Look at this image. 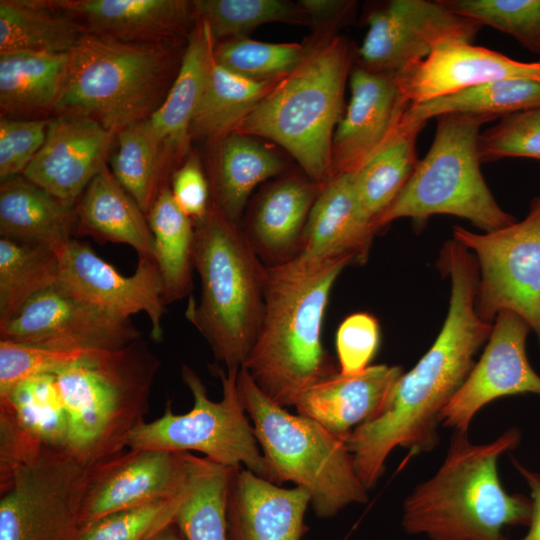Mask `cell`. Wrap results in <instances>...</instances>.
Returning a JSON list of instances; mask_svg holds the SVG:
<instances>
[{"label":"cell","instance_id":"cell-37","mask_svg":"<svg viewBox=\"0 0 540 540\" xmlns=\"http://www.w3.org/2000/svg\"><path fill=\"white\" fill-rule=\"evenodd\" d=\"M117 140L111 172L147 215L159 192L169 186L165 181L164 147L149 118L121 129Z\"/></svg>","mask_w":540,"mask_h":540},{"label":"cell","instance_id":"cell-6","mask_svg":"<svg viewBox=\"0 0 540 540\" xmlns=\"http://www.w3.org/2000/svg\"><path fill=\"white\" fill-rule=\"evenodd\" d=\"M159 360L147 341L95 351L56 374L69 418L67 451L87 466L127 447L144 420Z\"/></svg>","mask_w":540,"mask_h":540},{"label":"cell","instance_id":"cell-23","mask_svg":"<svg viewBox=\"0 0 540 540\" xmlns=\"http://www.w3.org/2000/svg\"><path fill=\"white\" fill-rule=\"evenodd\" d=\"M378 229L357 197L352 174H334L321 187L309 213L298 255L349 256L366 262Z\"/></svg>","mask_w":540,"mask_h":540},{"label":"cell","instance_id":"cell-49","mask_svg":"<svg viewBox=\"0 0 540 540\" xmlns=\"http://www.w3.org/2000/svg\"><path fill=\"white\" fill-rule=\"evenodd\" d=\"M170 190L178 206L196 222L209 207L210 185L196 157L188 158L171 176Z\"/></svg>","mask_w":540,"mask_h":540},{"label":"cell","instance_id":"cell-21","mask_svg":"<svg viewBox=\"0 0 540 540\" xmlns=\"http://www.w3.org/2000/svg\"><path fill=\"white\" fill-rule=\"evenodd\" d=\"M311 498L299 486L284 488L247 468H232L226 502L227 540H301Z\"/></svg>","mask_w":540,"mask_h":540},{"label":"cell","instance_id":"cell-48","mask_svg":"<svg viewBox=\"0 0 540 540\" xmlns=\"http://www.w3.org/2000/svg\"><path fill=\"white\" fill-rule=\"evenodd\" d=\"M46 448L18 423L13 414L0 405V492L16 472Z\"/></svg>","mask_w":540,"mask_h":540},{"label":"cell","instance_id":"cell-40","mask_svg":"<svg viewBox=\"0 0 540 540\" xmlns=\"http://www.w3.org/2000/svg\"><path fill=\"white\" fill-rule=\"evenodd\" d=\"M195 15L209 26L216 41L242 37L269 22H308L302 7L280 0H198Z\"/></svg>","mask_w":540,"mask_h":540},{"label":"cell","instance_id":"cell-22","mask_svg":"<svg viewBox=\"0 0 540 540\" xmlns=\"http://www.w3.org/2000/svg\"><path fill=\"white\" fill-rule=\"evenodd\" d=\"M402 374L400 366L386 364L352 375L337 372L307 389L294 406L347 440L355 428L381 414Z\"/></svg>","mask_w":540,"mask_h":540},{"label":"cell","instance_id":"cell-16","mask_svg":"<svg viewBox=\"0 0 540 540\" xmlns=\"http://www.w3.org/2000/svg\"><path fill=\"white\" fill-rule=\"evenodd\" d=\"M59 284L76 298L113 315L130 318L144 312L151 336L162 339L165 312L163 287L156 259L138 257L135 272L120 274L100 258L87 242L72 238L58 250Z\"/></svg>","mask_w":540,"mask_h":540},{"label":"cell","instance_id":"cell-18","mask_svg":"<svg viewBox=\"0 0 540 540\" xmlns=\"http://www.w3.org/2000/svg\"><path fill=\"white\" fill-rule=\"evenodd\" d=\"M351 98L332 143V175L353 174L397 130L411 103L399 72H374L361 66L350 74Z\"/></svg>","mask_w":540,"mask_h":540},{"label":"cell","instance_id":"cell-38","mask_svg":"<svg viewBox=\"0 0 540 540\" xmlns=\"http://www.w3.org/2000/svg\"><path fill=\"white\" fill-rule=\"evenodd\" d=\"M231 470L207 457L191 455L187 494L175 517L186 540H227Z\"/></svg>","mask_w":540,"mask_h":540},{"label":"cell","instance_id":"cell-11","mask_svg":"<svg viewBox=\"0 0 540 540\" xmlns=\"http://www.w3.org/2000/svg\"><path fill=\"white\" fill-rule=\"evenodd\" d=\"M453 239L475 256L479 316L493 323L500 311H512L540 342V195L521 221L483 233L455 226Z\"/></svg>","mask_w":540,"mask_h":540},{"label":"cell","instance_id":"cell-52","mask_svg":"<svg viewBox=\"0 0 540 540\" xmlns=\"http://www.w3.org/2000/svg\"><path fill=\"white\" fill-rule=\"evenodd\" d=\"M151 540H186L183 533L174 522L166 526L161 530L157 535H155Z\"/></svg>","mask_w":540,"mask_h":540},{"label":"cell","instance_id":"cell-12","mask_svg":"<svg viewBox=\"0 0 540 540\" xmlns=\"http://www.w3.org/2000/svg\"><path fill=\"white\" fill-rule=\"evenodd\" d=\"M88 467L44 448L0 492V540H78Z\"/></svg>","mask_w":540,"mask_h":540},{"label":"cell","instance_id":"cell-7","mask_svg":"<svg viewBox=\"0 0 540 540\" xmlns=\"http://www.w3.org/2000/svg\"><path fill=\"white\" fill-rule=\"evenodd\" d=\"M237 390L261 451L280 484L291 481L306 489L318 517L331 518L350 504L368 500L345 439L272 401L243 366L237 375Z\"/></svg>","mask_w":540,"mask_h":540},{"label":"cell","instance_id":"cell-10","mask_svg":"<svg viewBox=\"0 0 540 540\" xmlns=\"http://www.w3.org/2000/svg\"><path fill=\"white\" fill-rule=\"evenodd\" d=\"M238 372L218 369L222 399L216 402L208 397L196 372L183 365L181 377L193 395L192 409L185 414H175L168 402L159 418L143 421L132 431L127 447L170 452L197 451L229 468L245 465L256 475L280 485L259 447L241 403L237 390Z\"/></svg>","mask_w":540,"mask_h":540},{"label":"cell","instance_id":"cell-2","mask_svg":"<svg viewBox=\"0 0 540 540\" xmlns=\"http://www.w3.org/2000/svg\"><path fill=\"white\" fill-rule=\"evenodd\" d=\"M349 256L307 258L266 266L265 310L242 365L258 388L287 408L311 386L339 372L321 340L333 285Z\"/></svg>","mask_w":540,"mask_h":540},{"label":"cell","instance_id":"cell-24","mask_svg":"<svg viewBox=\"0 0 540 540\" xmlns=\"http://www.w3.org/2000/svg\"><path fill=\"white\" fill-rule=\"evenodd\" d=\"M87 33L131 43H165L195 15L183 0H58Z\"/></svg>","mask_w":540,"mask_h":540},{"label":"cell","instance_id":"cell-27","mask_svg":"<svg viewBox=\"0 0 540 540\" xmlns=\"http://www.w3.org/2000/svg\"><path fill=\"white\" fill-rule=\"evenodd\" d=\"M75 206L19 175L1 181L0 235L56 251L74 238Z\"/></svg>","mask_w":540,"mask_h":540},{"label":"cell","instance_id":"cell-35","mask_svg":"<svg viewBox=\"0 0 540 540\" xmlns=\"http://www.w3.org/2000/svg\"><path fill=\"white\" fill-rule=\"evenodd\" d=\"M540 107V81L509 78L483 83L419 104H411L402 121L424 127L431 118L450 113L495 118Z\"/></svg>","mask_w":540,"mask_h":540},{"label":"cell","instance_id":"cell-28","mask_svg":"<svg viewBox=\"0 0 540 540\" xmlns=\"http://www.w3.org/2000/svg\"><path fill=\"white\" fill-rule=\"evenodd\" d=\"M214 45L209 26L200 20L189 34L178 73L165 99L149 117L165 152L182 153L187 147Z\"/></svg>","mask_w":540,"mask_h":540},{"label":"cell","instance_id":"cell-26","mask_svg":"<svg viewBox=\"0 0 540 540\" xmlns=\"http://www.w3.org/2000/svg\"><path fill=\"white\" fill-rule=\"evenodd\" d=\"M320 189L311 180L291 176L272 184L258 200L246 235L257 255L269 266L298 255Z\"/></svg>","mask_w":540,"mask_h":540},{"label":"cell","instance_id":"cell-39","mask_svg":"<svg viewBox=\"0 0 540 540\" xmlns=\"http://www.w3.org/2000/svg\"><path fill=\"white\" fill-rule=\"evenodd\" d=\"M0 405L8 408L40 444L67 450L69 418L56 375H40L19 382L0 396Z\"/></svg>","mask_w":540,"mask_h":540},{"label":"cell","instance_id":"cell-42","mask_svg":"<svg viewBox=\"0 0 540 540\" xmlns=\"http://www.w3.org/2000/svg\"><path fill=\"white\" fill-rule=\"evenodd\" d=\"M481 27H493L540 54V0H440Z\"/></svg>","mask_w":540,"mask_h":540},{"label":"cell","instance_id":"cell-13","mask_svg":"<svg viewBox=\"0 0 540 540\" xmlns=\"http://www.w3.org/2000/svg\"><path fill=\"white\" fill-rule=\"evenodd\" d=\"M358 50L361 67L397 73L451 42L471 43L482 28L441 1L392 0L372 11Z\"/></svg>","mask_w":540,"mask_h":540},{"label":"cell","instance_id":"cell-25","mask_svg":"<svg viewBox=\"0 0 540 540\" xmlns=\"http://www.w3.org/2000/svg\"><path fill=\"white\" fill-rule=\"evenodd\" d=\"M74 238L90 236L98 242L122 243L138 257L155 258L147 216L105 164L75 205Z\"/></svg>","mask_w":540,"mask_h":540},{"label":"cell","instance_id":"cell-34","mask_svg":"<svg viewBox=\"0 0 540 540\" xmlns=\"http://www.w3.org/2000/svg\"><path fill=\"white\" fill-rule=\"evenodd\" d=\"M422 128L401 120L384 146L352 174L360 204L375 225L404 189L417 167L416 142Z\"/></svg>","mask_w":540,"mask_h":540},{"label":"cell","instance_id":"cell-33","mask_svg":"<svg viewBox=\"0 0 540 540\" xmlns=\"http://www.w3.org/2000/svg\"><path fill=\"white\" fill-rule=\"evenodd\" d=\"M279 81L242 77L220 65L212 52L202 96L191 123V135L220 140L235 132Z\"/></svg>","mask_w":540,"mask_h":540},{"label":"cell","instance_id":"cell-43","mask_svg":"<svg viewBox=\"0 0 540 540\" xmlns=\"http://www.w3.org/2000/svg\"><path fill=\"white\" fill-rule=\"evenodd\" d=\"M188 480L172 496L100 518L81 529L78 540H151L175 522L187 494Z\"/></svg>","mask_w":540,"mask_h":540},{"label":"cell","instance_id":"cell-31","mask_svg":"<svg viewBox=\"0 0 540 540\" xmlns=\"http://www.w3.org/2000/svg\"><path fill=\"white\" fill-rule=\"evenodd\" d=\"M70 53L0 54V107L5 115L54 110L67 74Z\"/></svg>","mask_w":540,"mask_h":540},{"label":"cell","instance_id":"cell-44","mask_svg":"<svg viewBox=\"0 0 540 540\" xmlns=\"http://www.w3.org/2000/svg\"><path fill=\"white\" fill-rule=\"evenodd\" d=\"M93 352L0 340V396L25 379L56 375Z\"/></svg>","mask_w":540,"mask_h":540},{"label":"cell","instance_id":"cell-4","mask_svg":"<svg viewBox=\"0 0 540 540\" xmlns=\"http://www.w3.org/2000/svg\"><path fill=\"white\" fill-rule=\"evenodd\" d=\"M194 228V268L201 294L198 303L190 298L185 317L226 371L238 372L262 325L266 266L238 222L213 202Z\"/></svg>","mask_w":540,"mask_h":540},{"label":"cell","instance_id":"cell-30","mask_svg":"<svg viewBox=\"0 0 540 540\" xmlns=\"http://www.w3.org/2000/svg\"><path fill=\"white\" fill-rule=\"evenodd\" d=\"M283 168L281 158L252 136L231 133L218 140L210 181L213 203L238 222L256 186Z\"/></svg>","mask_w":540,"mask_h":540},{"label":"cell","instance_id":"cell-15","mask_svg":"<svg viewBox=\"0 0 540 540\" xmlns=\"http://www.w3.org/2000/svg\"><path fill=\"white\" fill-rule=\"evenodd\" d=\"M191 455L129 448L90 465L79 512L80 530L109 514L178 493L188 480Z\"/></svg>","mask_w":540,"mask_h":540},{"label":"cell","instance_id":"cell-41","mask_svg":"<svg viewBox=\"0 0 540 540\" xmlns=\"http://www.w3.org/2000/svg\"><path fill=\"white\" fill-rule=\"evenodd\" d=\"M307 50L296 43H267L236 37L214 45L215 60L254 81H279L303 61Z\"/></svg>","mask_w":540,"mask_h":540},{"label":"cell","instance_id":"cell-1","mask_svg":"<svg viewBox=\"0 0 540 540\" xmlns=\"http://www.w3.org/2000/svg\"><path fill=\"white\" fill-rule=\"evenodd\" d=\"M438 266L450 279L451 294L437 338L417 364L401 375L381 414L355 428L346 440L367 489L375 486L397 446L414 452L436 446L441 412L464 383L477 351L492 331L493 323L484 321L476 308L479 272L473 253L448 240Z\"/></svg>","mask_w":540,"mask_h":540},{"label":"cell","instance_id":"cell-14","mask_svg":"<svg viewBox=\"0 0 540 540\" xmlns=\"http://www.w3.org/2000/svg\"><path fill=\"white\" fill-rule=\"evenodd\" d=\"M139 338L130 318L88 304L59 283L37 293L0 327V340L66 350H116Z\"/></svg>","mask_w":540,"mask_h":540},{"label":"cell","instance_id":"cell-9","mask_svg":"<svg viewBox=\"0 0 540 540\" xmlns=\"http://www.w3.org/2000/svg\"><path fill=\"white\" fill-rule=\"evenodd\" d=\"M436 119L430 149L401 193L377 219V229L399 218L422 221L436 214L464 218L484 232L515 222L496 202L480 169V128L497 118L450 113Z\"/></svg>","mask_w":540,"mask_h":540},{"label":"cell","instance_id":"cell-17","mask_svg":"<svg viewBox=\"0 0 540 540\" xmlns=\"http://www.w3.org/2000/svg\"><path fill=\"white\" fill-rule=\"evenodd\" d=\"M528 323L512 311H500L487 345L462 386L441 412V422L456 432L467 433L475 414L503 396L540 395V375L526 354Z\"/></svg>","mask_w":540,"mask_h":540},{"label":"cell","instance_id":"cell-51","mask_svg":"<svg viewBox=\"0 0 540 540\" xmlns=\"http://www.w3.org/2000/svg\"><path fill=\"white\" fill-rule=\"evenodd\" d=\"M312 20L337 19L350 10L352 2L331 0H301L299 4Z\"/></svg>","mask_w":540,"mask_h":540},{"label":"cell","instance_id":"cell-29","mask_svg":"<svg viewBox=\"0 0 540 540\" xmlns=\"http://www.w3.org/2000/svg\"><path fill=\"white\" fill-rule=\"evenodd\" d=\"M85 33L56 1H0V54L70 53Z\"/></svg>","mask_w":540,"mask_h":540},{"label":"cell","instance_id":"cell-32","mask_svg":"<svg viewBox=\"0 0 540 540\" xmlns=\"http://www.w3.org/2000/svg\"><path fill=\"white\" fill-rule=\"evenodd\" d=\"M146 216L167 305L185 298L193 288L194 222L178 206L170 186L159 192Z\"/></svg>","mask_w":540,"mask_h":540},{"label":"cell","instance_id":"cell-47","mask_svg":"<svg viewBox=\"0 0 540 540\" xmlns=\"http://www.w3.org/2000/svg\"><path fill=\"white\" fill-rule=\"evenodd\" d=\"M380 342L377 319L366 312L347 316L336 333L339 372L344 375L364 371L373 359Z\"/></svg>","mask_w":540,"mask_h":540},{"label":"cell","instance_id":"cell-46","mask_svg":"<svg viewBox=\"0 0 540 540\" xmlns=\"http://www.w3.org/2000/svg\"><path fill=\"white\" fill-rule=\"evenodd\" d=\"M49 121L43 119H0L1 181L22 175L47 135Z\"/></svg>","mask_w":540,"mask_h":540},{"label":"cell","instance_id":"cell-50","mask_svg":"<svg viewBox=\"0 0 540 540\" xmlns=\"http://www.w3.org/2000/svg\"><path fill=\"white\" fill-rule=\"evenodd\" d=\"M514 465L527 482L531 491L532 511L527 534L519 540H540V474L530 471L516 460ZM509 540V539H508Z\"/></svg>","mask_w":540,"mask_h":540},{"label":"cell","instance_id":"cell-3","mask_svg":"<svg viewBox=\"0 0 540 540\" xmlns=\"http://www.w3.org/2000/svg\"><path fill=\"white\" fill-rule=\"evenodd\" d=\"M519 440L515 429L484 444L455 431L439 469L404 501L403 529L430 540H508L506 526L528 525L531 499L507 493L497 468Z\"/></svg>","mask_w":540,"mask_h":540},{"label":"cell","instance_id":"cell-45","mask_svg":"<svg viewBox=\"0 0 540 540\" xmlns=\"http://www.w3.org/2000/svg\"><path fill=\"white\" fill-rule=\"evenodd\" d=\"M478 154L481 163L508 157L540 160V107L503 116L481 132Z\"/></svg>","mask_w":540,"mask_h":540},{"label":"cell","instance_id":"cell-20","mask_svg":"<svg viewBox=\"0 0 540 540\" xmlns=\"http://www.w3.org/2000/svg\"><path fill=\"white\" fill-rule=\"evenodd\" d=\"M399 77L408 101L419 104L494 80L540 81V60L518 61L471 43L451 42L399 72Z\"/></svg>","mask_w":540,"mask_h":540},{"label":"cell","instance_id":"cell-19","mask_svg":"<svg viewBox=\"0 0 540 540\" xmlns=\"http://www.w3.org/2000/svg\"><path fill=\"white\" fill-rule=\"evenodd\" d=\"M114 135L88 117L59 115L49 121L44 144L22 176L75 206L106 164Z\"/></svg>","mask_w":540,"mask_h":540},{"label":"cell","instance_id":"cell-5","mask_svg":"<svg viewBox=\"0 0 540 540\" xmlns=\"http://www.w3.org/2000/svg\"><path fill=\"white\" fill-rule=\"evenodd\" d=\"M351 60L350 45L341 37L318 44L235 132L278 143L296 159L309 180L322 187L332 176V143L335 126L343 116Z\"/></svg>","mask_w":540,"mask_h":540},{"label":"cell","instance_id":"cell-8","mask_svg":"<svg viewBox=\"0 0 540 540\" xmlns=\"http://www.w3.org/2000/svg\"><path fill=\"white\" fill-rule=\"evenodd\" d=\"M172 64L165 43H131L85 33L70 52L54 111L84 116L117 134L161 105Z\"/></svg>","mask_w":540,"mask_h":540},{"label":"cell","instance_id":"cell-36","mask_svg":"<svg viewBox=\"0 0 540 540\" xmlns=\"http://www.w3.org/2000/svg\"><path fill=\"white\" fill-rule=\"evenodd\" d=\"M58 282L59 258L54 248L0 237V327L33 296Z\"/></svg>","mask_w":540,"mask_h":540}]
</instances>
